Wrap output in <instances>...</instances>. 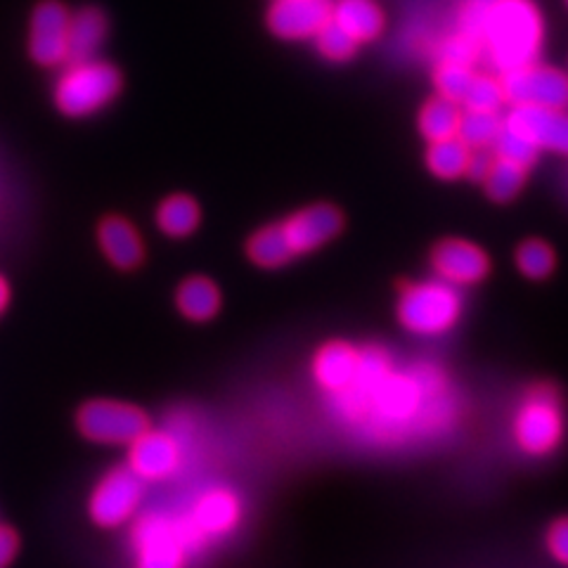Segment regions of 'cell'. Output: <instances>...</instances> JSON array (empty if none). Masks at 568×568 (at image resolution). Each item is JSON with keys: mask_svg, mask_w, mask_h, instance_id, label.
<instances>
[{"mask_svg": "<svg viewBox=\"0 0 568 568\" xmlns=\"http://www.w3.org/2000/svg\"><path fill=\"white\" fill-rule=\"evenodd\" d=\"M221 292L209 277H190L175 292V306L192 323H209L221 311Z\"/></svg>", "mask_w": 568, "mask_h": 568, "instance_id": "obj_21", "label": "cell"}, {"mask_svg": "<svg viewBox=\"0 0 568 568\" xmlns=\"http://www.w3.org/2000/svg\"><path fill=\"white\" fill-rule=\"evenodd\" d=\"M242 519L240 497L227 488L204 490L197 503L192 505L190 517L183 519L192 545H200L206 538H221L233 532Z\"/></svg>", "mask_w": 568, "mask_h": 568, "instance_id": "obj_12", "label": "cell"}, {"mask_svg": "<svg viewBox=\"0 0 568 568\" xmlns=\"http://www.w3.org/2000/svg\"><path fill=\"white\" fill-rule=\"evenodd\" d=\"M505 100L511 104L545 106V110H568V74L540 60L511 69L500 77Z\"/></svg>", "mask_w": 568, "mask_h": 568, "instance_id": "obj_8", "label": "cell"}, {"mask_svg": "<svg viewBox=\"0 0 568 568\" xmlns=\"http://www.w3.org/2000/svg\"><path fill=\"white\" fill-rule=\"evenodd\" d=\"M17 552H20V536L8 524H0V568H10Z\"/></svg>", "mask_w": 568, "mask_h": 568, "instance_id": "obj_34", "label": "cell"}, {"mask_svg": "<svg viewBox=\"0 0 568 568\" xmlns=\"http://www.w3.org/2000/svg\"><path fill=\"white\" fill-rule=\"evenodd\" d=\"M332 20V0H275L268 29L282 41H306Z\"/></svg>", "mask_w": 568, "mask_h": 568, "instance_id": "obj_16", "label": "cell"}, {"mask_svg": "<svg viewBox=\"0 0 568 568\" xmlns=\"http://www.w3.org/2000/svg\"><path fill=\"white\" fill-rule=\"evenodd\" d=\"M493 162H495V152L493 150H471L465 178H471V181L484 183V178L488 175Z\"/></svg>", "mask_w": 568, "mask_h": 568, "instance_id": "obj_35", "label": "cell"}, {"mask_svg": "<svg viewBox=\"0 0 568 568\" xmlns=\"http://www.w3.org/2000/svg\"><path fill=\"white\" fill-rule=\"evenodd\" d=\"M564 3H566V8H568V0H564Z\"/></svg>", "mask_w": 568, "mask_h": 568, "instance_id": "obj_37", "label": "cell"}, {"mask_svg": "<svg viewBox=\"0 0 568 568\" xmlns=\"http://www.w3.org/2000/svg\"><path fill=\"white\" fill-rule=\"evenodd\" d=\"M505 129V119L497 112H465L457 138L469 150H493L497 135Z\"/></svg>", "mask_w": 568, "mask_h": 568, "instance_id": "obj_27", "label": "cell"}, {"mask_svg": "<svg viewBox=\"0 0 568 568\" xmlns=\"http://www.w3.org/2000/svg\"><path fill=\"white\" fill-rule=\"evenodd\" d=\"M69 20L71 14L58 0H45L33 10L29 52L33 62L55 67L67 62L69 50Z\"/></svg>", "mask_w": 568, "mask_h": 568, "instance_id": "obj_15", "label": "cell"}, {"mask_svg": "<svg viewBox=\"0 0 568 568\" xmlns=\"http://www.w3.org/2000/svg\"><path fill=\"white\" fill-rule=\"evenodd\" d=\"M462 114H465V110H462L459 102L434 95L432 100H426L422 104L419 116H417V129L426 142L448 140L457 135Z\"/></svg>", "mask_w": 568, "mask_h": 568, "instance_id": "obj_22", "label": "cell"}, {"mask_svg": "<svg viewBox=\"0 0 568 568\" xmlns=\"http://www.w3.org/2000/svg\"><path fill=\"white\" fill-rule=\"evenodd\" d=\"M202 221L200 206L185 194H173L156 211V223L169 237H187L197 230Z\"/></svg>", "mask_w": 568, "mask_h": 568, "instance_id": "obj_24", "label": "cell"}, {"mask_svg": "<svg viewBox=\"0 0 568 568\" xmlns=\"http://www.w3.org/2000/svg\"><path fill=\"white\" fill-rule=\"evenodd\" d=\"M432 268L438 280L453 284V287H471L488 277L490 258L478 244L448 237L432 248Z\"/></svg>", "mask_w": 568, "mask_h": 568, "instance_id": "obj_11", "label": "cell"}, {"mask_svg": "<svg viewBox=\"0 0 568 568\" xmlns=\"http://www.w3.org/2000/svg\"><path fill=\"white\" fill-rule=\"evenodd\" d=\"M8 304H10V284L3 275H0V315L6 313Z\"/></svg>", "mask_w": 568, "mask_h": 568, "instance_id": "obj_36", "label": "cell"}, {"mask_svg": "<svg viewBox=\"0 0 568 568\" xmlns=\"http://www.w3.org/2000/svg\"><path fill=\"white\" fill-rule=\"evenodd\" d=\"M471 150L462 142L457 135L448 140L429 142L426 148V169L432 175L440 178V181H457V178H465L467 164H469Z\"/></svg>", "mask_w": 568, "mask_h": 568, "instance_id": "obj_23", "label": "cell"}, {"mask_svg": "<svg viewBox=\"0 0 568 568\" xmlns=\"http://www.w3.org/2000/svg\"><path fill=\"white\" fill-rule=\"evenodd\" d=\"M514 261H517V268L524 277L528 280H547L557 268V254L552 244H547L545 240H524L514 254Z\"/></svg>", "mask_w": 568, "mask_h": 568, "instance_id": "obj_28", "label": "cell"}, {"mask_svg": "<svg viewBox=\"0 0 568 568\" xmlns=\"http://www.w3.org/2000/svg\"><path fill=\"white\" fill-rule=\"evenodd\" d=\"M493 152H495V156L507 159V162L519 164V166H524L528 171L536 166L538 156H540V150L532 145L530 140H526L524 135H519L517 131H511L507 126L500 131V135H497L495 145H493Z\"/></svg>", "mask_w": 568, "mask_h": 568, "instance_id": "obj_32", "label": "cell"}, {"mask_svg": "<svg viewBox=\"0 0 568 568\" xmlns=\"http://www.w3.org/2000/svg\"><path fill=\"white\" fill-rule=\"evenodd\" d=\"M77 426L83 438L102 446H131L142 432L150 429V417L138 405L95 398L79 407Z\"/></svg>", "mask_w": 568, "mask_h": 568, "instance_id": "obj_6", "label": "cell"}, {"mask_svg": "<svg viewBox=\"0 0 568 568\" xmlns=\"http://www.w3.org/2000/svg\"><path fill=\"white\" fill-rule=\"evenodd\" d=\"M547 549L559 564L568 566V517H561L552 526H549Z\"/></svg>", "mask_w": 568, "mask_h": 568, "instance_id": "obj_33", "label": "cell"}, {"mask_svg": "<svg viewBox=\"0 0 568 568\" xmlns=\"http://www.w3.org/2000/svg\"><path fill=\"white\" fill-rule=\"evenodd\" d=\"M457 33L465 36L497 77L538 62L545 17L536 0H462Z\"/></svg>", "mask_w": 568, "mask_h": 568, "instance_id": "obj_2", "label": "cell"}, {"mask_svg": "<svg viewBox=\"0 0 568 568\" xmlns=\"http://www.w3.org/2000/svg\"><path fill=\"white\" fill-rule=\"evenodd\" d=\"M505 126L530 140L540 152L568 156V110H545V106L511 104Z\"/></svg>", "mask_w": 568, "mask_h": 568, "instance_id": "obj_13", "label": "cell"}, {"mask_svg": "<svg viewBox=\"0 0 568 568\" xmlns=\"http://www.w3.org/2000/svg\"><path fill=\"white\" fill-rule=\"evenodd\" d=\"M142 500V481L129 469L106 471L88 500V514L100 528H119L129 524Z\"/></svg>", "mask_w": 568, "mask_h": 568, "instance_id": "obj_9", "label": "cell"}, {"mask_svg": "<svg viewBox=\"0 0 568 568\" xmlns=\"http://www.w3.org/2000/svg\"><path fill=\"white\" fill-rule=\"evenodd\" d=\"M474 77H476V71L469 64L453 62V60H438L434 67L436 95L462 104V98H465Z\"/></svg>", "mask_w": 568, "mask_h": 568, "instance_id": "obj_30", "label": "cell"}, {"mask_svg": "<svg viewBox=\"0 0 568 568\" xmlns=\"http://www.w3.org/2000/svg\"><path fill=\"white\" fill-rule=\"evenodd\" d=\"M181 446L173 434L162 429L142 432L129 446V469L140 481H164L181 467Z\"/></svg>", "mask_w": 568, "mask_h": 568, "instance_id": "obj_14", "label": "cell"}, {"mask_svg": "<svg viewBox=\"0 0 568 568\" xmlns=\"http://www.w3.org/2000/svg\"><path fill=\"white\" fill-rule=\"evenodd\" d=\"M313 41H315V48L320 55H323L327 62H336V64L351 62L355 58V52H358V48H361L346 31H342L332 20L313 36Z\"/></svg>", "mask_w": 568, "mask_h": 568, "instance_id": "obj_31", "label": "cell"}, {"mask_svg": "<svg viewBox=\"0 0 568 568\" xmlns=\"http://www.w3.org/2000/svg\"><path fill=\"white\" fill-rule=\"evenodd\" d=\"M284 246L296 256H306L317 252L320 246L332 242L344 230L342 211L332 204H313L292 213L290 219L277 223Z\"/></svg>", "mask_w": 568, "mask_h": 568, "instance_id": "obj_10", "label": "cell"}, {"mask_svg": "<svg viewBox=\"0 0 568 568\" xmlns=\"http://www.w3.org/2000/svg\"><path fill=\"white\" fill-rule=\"evenodd\" d=\"M566 434L564 398L555 384H536L526 390V396L514 419V438L526 455L555 453Z\"/></svg>", "mask_w": 568, "mask_h": 568, "instance_id": "obj_4", "label": "cell"}, {"mask_svg": "<svg viewBox=\"0 0 568 568\" xmlns=\"http://www.w3.org/2000/svg\"><path fill=\"white\" fill-rule=\"evenodd\" d=\"M246 254L258 265V268H265V271L282 268V265L294 261L292 254L287 252V246H284L277 223L265 225L258 230V233H254L246 244Z\"/></svg>", "mask_w": 568, "mask_h": 568, "instance_id": "obj_26", "label": "cell"}, {"mask_svg": "<svg viewBox=\"0 0 568 568\" xmlns=\"http://www.w3.org/2000/svg\"><path fill=\"white\" fill-rule=\"evenodd\" d=\"M334 398L342 417L384 443L438 432L450 422L453 405L438 367L417 365L396 372L382 346L361 348L358 372Z\"/></svg>", "mask_w": 568, "mask_h": 568, "instance_id": "obj_1", "label": "cell"}, {"mask_svg": "<svg viewBox=\"0 0 568 568\" xmlns=\"http://www.w3.org/2000/svg\"><path fill=\"white\" fill-rule=\"evenodd\" d=\"M332 22L355 43L365 45L384 33L386 14L377 0H332Z\"/></svg>", "mask_w": 568, "mask_h": 568, "instance_id": "obj_18", "label": "cell"}, {"mask_svg": "<svg viewBox=\"0 0 568 568\" xmlns=\"http://www.w3.org/2000/svg\"><path fill=\"white\" fill-rule=\"evenodd\" d=\"M135 545L138 568H185L192 540L183 519H171L166 514L142 517L131 536Z\"/></svg>", "mask_w": 568, "mask_h": 568, "instance_id": "obj_7", "label": "cell"}, {"mask_svg": "<svg viewBox=\"0 0 568 568\" xmlns=\"http://www.w3.org/2000/svg\"><path fill=\"white\" fill-rule=\"evenodd\" d=\"M361 363V348L348 342H329L320 346L313 358V377L320 388L336 396L353 382Z\"/></svg>", "mask_w": 568, "mask_h": 568, "instance_id": "obj_17", "label": "cell"}, {"mask_svg": "<svg viewBox=\"0 0 568 568\" xmlns=\"http://www.w3.org/2000/svg\"><path fill=\"white\" fill-rule=\"evenodd\" d=\"M121 91L119 69L100 62H71L55 85V104L67 116H91L110 104Z\"/></svg>", "mask_w": 568, "mask_h": 568, "instance_id": "obj_5", "label": "cell"}, {"mask_svg": "<svg viewBox=\"0 0 568 568\" xmlns=\"http://www.w3.org/2000/svg\"><path fill=\"white\" fill-rule=\"evenodd\" d=\"M503 81L497 74H476L462 98V110L465 112H500L505 104Z\"/></svg>", "mask_w": 568, "mask_h": 568, "instance_id": "obj_29", "label": "cell"}, {"mask_svg": "<svg viewBox=\"0 0 568 568\" xmlns=\"http://www.w3.org/2000/svg\"><path fill=\"white\" fill-rule=\"evenodd\" d=\"M106 39V17L98 8H83L69 20L67 64L93 60Z\"/></svg>", "mask_w": 568, "mask_h": 568, "instance_id": "obj_20", "label": "cell"}, {"mask_svg": "<svg viewBox=\"0 0 568 568\" xmlns=\"http://www.w3.org/2000/svg\"><path fill=\"white\" fill-rule=\"evenodd\" d=\"M98 237L104 256L110 258V263L116 265L119 271H133L145 261V246H142L140 235L126 219H104L100 223Z\"/></svg>", "mask_w": 568, "mask_h": 568, "instance_id": "obj_19", "label": "cell"}, {"mask_svg": "<svg viewBox=\"0 0 568 568\" xmlns=\"http://www.w3.org/2000/svg\"><path fill=\"white\" fill-rule=\"evenodd\" d=\"M396 315L400 325L419 336H438L450 332L462 315V296L457 287L443 280H424L403 284Z\"/></svg>", "mask_w": 568, "mask_h": 568, "instance_id": "obj_3", "label": "cell"}, {"mask_svg": "<svg viewBox=\"0 0 568 568\" xmlns=\"http://www.w3.org/2000/svg\"><path fill=\"white\" fill-rule=\"evenodd\" d=\"M526 181H528V169L511 164L507 159L495 156L488 175L484 178L486 197L497 204H509L511 200L519 197Z\"/></svg>", "mask_w": 568, "mask_h": 568, "instance_id": "obj_25", "label": "cell"}]
</instances>
